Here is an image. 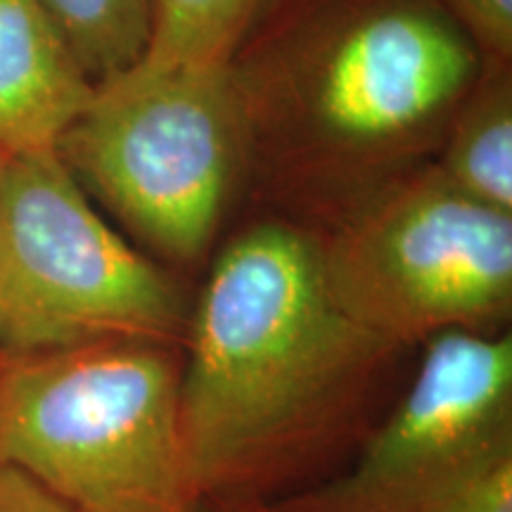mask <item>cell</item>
Wrapping results in <instances>:
<instances>
[{
	"label": "cell",
	"instance_id": "obj_1",
	"mask_svg": "<svg viewBox=\"0 0 512 512\" xmlns=\"http://www.w3.org/2000/svg\"><path fill=\"white\" fill-rule=\"evenodd\" d=\"M482 67L441 0H266L228 60L247 183L325 226L432 162Z\"/></svg>",
	"mask_w": 512,
	"mask_h": 512
},
{
	"label": "cell",
	"instance_id": "obj_2",
	"mask_svg": "<svg viewBox=\"0 0 512 512\" xmlns=\"http://www.w3.org/2000/svg\"><path fill=\"white\" fill-rule=\"evenodd\" d=\"M185 339L181 422L200 505L271 482L396 349L339 309L316 230L283 214L228 240Z\"/></svg>",
	"mask_w": 512,
	"mask_h": 512
},
{
	"label": "cell",
	"instance_id": "obj_3",
	"mask_svg": "<svg viewBox=\"0 0 512 512\" xmlns=\"http://www.w3.org/2000/svg\"><path fill=\"white\" fill-rule=\"evenodd\" d=\"M171 344L0 354V460L72 512H200Z\"/></svg>",
	"mask_w": 512,
	"mask_h": 512
},
{
	"label": "cell",
	"instance_id": "obj_4",
	"mask_svg": "<svg viewBox=\"0 0 512 512\" xmlns=\"http://www.w3.org/2000/svg\"><path fill=\"white\" fill-rule=\"evenodd\" d=\"M55 152L133 238L171 264H195L247 183V126L228 62L143 55L95 83Z\"/></svg>",
	"mask_w": 512,
	"mask_h": 512
},
{
	"label": "cell",
	"instance_id": "obj_5",
	"mask_svg": "<svg viewBox=\"0 0 512 512\" xmlns=\"http://www.w3.org/2000/svg\"><path fill=\"white\" fill-rule=\"evenodd\" d=\"M339 309L392 347L501 332L512 311V214L463 195L432 162L316 228Z\"/></svg>",
	"mask_w": 512,
	"mask_h": 512
},
{
	"label": "cell",
	"instance_id": "obj_6",
	"mask_svg": "<svg viewBox=\"0 0 512 512\" xmlns=\"http://www.w3.org/2000/svg\"><path fill=\"white\" fill-rule=\"evenodd\" d=\"M188 320L176 280L102 219L55 150L0 157V354L176 347Z\"/></svg>",
	"mask_w": 512,
	"mask_h": 512
},
{
	"label": "cell",
	"instance_id": "obj_7",
	"mask_svg": "<svg viewBox=\"0 0 512 512\" xmlns=\"http://www.w3.org/2000/svg\"><path fill=\"white\" fill-rule=\"evenodd\" d=\"M422 344L411 387L347 475L278 512H418L512 451L510 332L448 330Z\"/></svg>",
	"mask_w": 512,
	"mask_h": 512
},
{
	"label": "cell",
	"instance_id": "obj_8",
	"mask_svg": "<svg viewBox=\"0 0 512 512\" xmlns=\"http://www.w3.org/2000/svg\"><path fill=\"white\" fill-rule=\"evenodd\" d=\"M93 91L43 0H0V157L57 150Z\"/></svg>",
	"mask_w": 512,
	"mask_h": 512
},
{
	"label": "cell",
	"instance_id": "obj_9",
	"mask_svg": "<svg viewBox=\"0 0 512 512\" xmlns=\"http://www.w3.org/2000/svg\"><path fill=\"white\" fill-rule=\"evenodd\" d=\"M432 166L458 192L512 214V67L484 60L448 121Z\"/></svg>",
	"mask_w": 512,
	"mask_h": 512
},
{
	"label": "cell",
	"instance_id": "obj_10",
	"mask_svg": "<svg viewBox=\"0 0 512 512\" xmlns=\"http://www.w3.org/2000/svg\"><path fill=\"white\" fill-rule=\"evenodd\" d=\"M93 83L145 55L155 0H43Z\"/></svg>",
	"mask_w": 512,
	"mask_h": 512
},
{
	"label": "cell",
	"instance_id": "obj_11",
	"mask_svg": "<svg viewBox=\"0 0 512 512\" xmlns=\"http://www.w3.org/2000/svg\"><path fill=\"white\" fill-rule=\"evenodd\" d=\"M266 0H155L145 57L226 64Z\"/></svg>",
	"mask_w": 512,
	"mask_h": 512
},
{
	"label": "cell",
	"instance_id": "obj_12",
	"mask_svg": "<svg viewBox=\"0 0 512 512\" xmlns=\"http://www.w3.org/2000/svg\"><path fill=\"white\" fill-rule=\"evenodd\" d=\"M418 512H512V451L479 465Z\"/></svg>",
	"mask_w": 512,
	"mask_h": 512
},
{
	"label": "cell",
	"instance_id": "obj_13",
	"mask_svg": "<svg viewBox=\"0 0 512 512\" xmlns=\"http://www.w3.org/2000/svg\"><path fill=\"white\" fill-rule=\"evenodd\" d=\"M479 55L489 62H512V0H441Z\"/></svg>",
	"mask_w": 512,
	"mask_h": 512
},
{
	"label": "cell",
	"instance_id": "obj_14",
	"mask_svg": "<svg viewBox=\"0 0 512 512\" xmlns=\"http://www.w3.org/2000/svg\"><path fill=\"white\" fill-rule=\"evenodd\" d=\"M0 512H72L15 465L0 460Z\"/></svg>",
	"mask_w": 512,
	"mask_h": 512
},
{
	"label": "cell",
	"instance_id": "obj_15",
	"mask_svg": "<svg viewBox=\"0 0 512 512\" xmlns=\"http://www.w3.org/2000/svg\"><path fill=\"white\" fill-rule=\"evenodd\" d=\"M230 512H271V510H256V508H240V510H230ZM273 512H278V510H273Z\"/></svg>",
	"mask_w": 512,
	"mask_h": 512
}]
</instances>
